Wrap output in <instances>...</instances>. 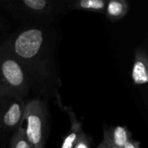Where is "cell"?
<instances>
[{"label": "cell", "instance_id": "6da1fadb", "mask_svg": "<svg viewBox=\"0 0 148 148\" xmlns=\"http://www.w3.org/2000/svg\"><path fill=\"white\" fill-rule=\"evenodd\" d=\"M1 40L23 66L32 93L58 98L61 81L55 62L56 29L51 24L24 23Z\"/></svg>", "mask_w": 148, "mask_h": 148}, {"label": "cell", "instance_id": "7a4b0ae2", "mask_svg": "<svg viewBox=\"0 0 148 148\" xmlns=\"http://www.w3.org/2000/svg\"><path fill=\"white\" fill-rule=\"evenodd\" d=\"M0 7L24 23L51 24L67 13L66 0H0Z\"/></svg>", "mask_w": 148, "mask_h": 148}, {"label": "cell", "instance_id": "3957f363", "mask_svg": "<svg viewBox=\"0 0 148 148\" xmlns=\"http://www.w3.org/2000/svg\"><path fill=\"white\" fill-rule=\"evenodd\" d=\"M0 82L3 88L28 101L31 85L22 63L3 43L0 37Z\"/></svg>", "mask_w": 148, "mask_h": 148}, {"label": "cell", "instance_id": "277c9868", "mask_svg": "<svg viewBox=\"0 0 148 148\" xmlns=\"http://www.w3.org/2000/svg\"><path fill=\"white\" fill-rule=\"evenodd\" d=\"M49 109L41 98L29 99L25 103L22 124L25 123V135L34 148H45L49 134Z\"/></svg>", "mask_w": 148, "mask_h": 148}, {"label": "cell", "instance_id": "5b68a950", "mask_svg": "<svg viewBox=\"0 0 148 148\" xmlns=\"http://www.w3.org/2000/svg\"><path fill=\"white\" fill-rule=\"evenodd\" d=\"M24 101L9 89L0 87V130L10 136L22 125Z\"/></svg>", "mask_w": 148, "mask_h": 148}, {"label": "cell", "instance_id": "8992f818", "mask_svg": "<svg viewBox=\"0 0 148 148\" xmlns=\"http://www.w3.org/2000/svg\"><path fill=\"white\" fill-rule=\"evenodd\" d=\"M132 78L136 85H146L148 82V61L147 52L137 49L132 70Z\"/></svg>", "mask_w": 148, "mask_h": 148}, {"label": "cell", "instance_id": "52a82bcc", "mask_svg": "<svg viewBox=\"0 0 148 148\" xmlns=\"http://www.w3.org/2000/svg\"><path fill=\"white\" fill-rule=\"evenodd\" d=\"M61 101H59V104L61 106V108L66 111V113L68 114L69 117V121H70V127L69 130V133L67 134V135L64 137L61 148H74L76 141L78 140L81 134L83 132L82 130V127L81 122L77 120L75 113L73 112V110L71 108H64L61 105Z\"/></svg>", "mask_w": 148, "mask_h": 148}, {"label": "cell", "instance_id": "ba28073f", "mask_svg": "<svg viewBox=\"0 0 148 148\" xmlns=\"http://www.w3.org/2000/svg\"><path fill=\"white\" fill-rule=\"evenodd\" d=\"M132 134L126 127L112 126L104 130L103 140L118 148H123L125 144L132 139Z\"/></svg>", "mask_w": 148, "mask_h": 148}, {"label": "cell", "instance_id": "9c48e42d", "mask_svg": "<svg viewBox=\"0 0 148 148\" xmlns=\"http://www.w3.org/2000/svg\"><path fill=\"white\" fill-rule=\"evenodd\" d=\"M106 4L104 0H66L67 11L76 10L104 13Z\"/></svg>", "mask_w": 148, "mask_h": 148}, {"label": "cell", "instance_id": "30bf717a", "mask_svg": "<svg viewBox=\"0 0 148 148\" xmlns=\"http://www.w3.org/2000/svg\"><path fill=\"white\" fill-rule=\"evenodd\" d=\"M129 10V4L125 0H110L107 2L104 14L111 22H117L124 17Z\"/></svg>", "mask_w": 148, "mask_h": 148}, {"label": "cell", "instance_id": "8fae6325", "mask_svg": "<svg viewBox=\"0 0 148 148\" xmlns=\"http://www.w3.org/2000/svg\"><path fill=\"white\" fill-rule=\"evenodd\" d=\"M7 148H34L28 140L24 129L20 126L9 138Z\"/></svg>", "mask_w": 148, "mask_h": 148}, {"label": "cell", "instance_id": "7c38bea8", "mask_svg": "<svg viewBox=\"0 0 148 148\" xmlns=\"http://www.w3.org/2000/svg\"><path fill=\"white\" fill-rule=\"evenodd\" d=\"M92 140L91 138L84 133V131L81 134L78 140L76 141L74 148H92L91 147Z\"/></svg>", "mask_w": 148, "mask_h": 148}, {"label": "cell", "instance_id": "4fadbf2b", "mask_svg": "<svg viewBox=\"0 0 148 148\" xmlns=\"http://www.w3.org/2000/svg\"><path fill=\"white\" fill-rule=\"evenodd\" d=\"M10 135L0 130V148H7Z\"/></svg>", "mask_w": 148, "mask_h": 148}, {"label": "cell", "instance_id": "5bb4252c", "mask_svg": "<svg viewBox=\"0 0 148 148\" xmlns=\"http://www.w3.org/2000/svg\"><path fill=\"white\" fill-rule=\"evenodd\" d=\"M123 148H140V144H139L137 141H135L134 139H131V140H129L125 144V146H124V147Z\"/></svg>", "mask_w": 148, "mask_h": 148}, {"label": "cell", "instance_id": "9a60e30c", "mask_svg": "<svg viewBox=\"0 0 148 148\" xmlns=\"http://www.w3.org/2000/svg\"><path fill=\"white\" fill-rule=\"evenodd\" d=\"M5 29V23L4 20L0 16V31H3Z\"/></svg>", "mask_w": 148, "mask_h": 148}, {"label": "cell", "instance_id": "2e32d148", "mask_svg": "<svg viewBox=\"0 0 148 148\" xmlns=\"http://www.w3.org/2000/svg\"><path fill=\"white\" fill-rule=\"evenodd\" d=\"M96 148H108V146H107V144L102 140V141L101 142V144H100Z\"/></svg>", "mask_w": 148, "mask_h": 148}, {"label": "cell", "instance_id": "e0dca14e", "mask_svg": "<svg viewBox=\"0 0 148 148\" xmlns=\"http://www.w3.org/2000/svg\"><path fill=\"white\" fill-rule=\"evenodd\" d=\"M103 141L107 144V146H108V148H118V147H114V146H113L112 144H110L109 142H108V141H105L104 140H103Z\"/></svg>", "mask_w": 148, "mask_h": 148}, {"label": "cell", "instance_id": "ac0fdd59", "mask_svg": "<svg viewBox=\"0 0 148 148\" xmlns=\"http://www.w3.org/2000/svg\"><path fill=\"white\" fill-rule=\"evenodd\" d=\"M0 87H3V85H2V83H1V82H0Z\"/></svg>", "mask_w": 148, "mask_h": 148}]
</instances>
